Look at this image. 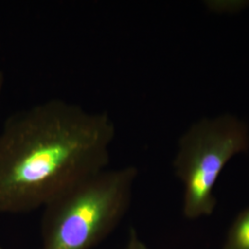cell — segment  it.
Listing matches in <instances>:
<instances>
[{
	"label": "cell",
	"mask_w": 249,
	"mask_h": 249,
	"mask_svg": "<svg viewBox=\"0 0 249 249\" xmlns=\"http://www.w3.org/2000/svg\"><path fill=\"white\" fill-rule=\"evenodd\" d=\"M116 131L106 112L62 99L11 115L0 129V214L44 208L107 168Z\"/></svg>",
	"instance_id": "obj_1"
},
{
	"label": "cell",
	"mask_w": 249,
	"mask_h": 249,
	"mask_svg": "<svg viewBox=\"0 0 249 249\" xmlns=\"http://www.w3.org/2000/svg\"><path fill=\"white\" fill-rule=\"evenodd\" d=\"M137 169L99 171L45 205L41 249H91L114 231L126 213Z\"/></svg>",
	"instance_id": "obj_2"
},
{
	"label": "cell",
	"mask_w": 249,
	"mask_h": 249,
	"mask_svg": "<svg viewBox=\"0 0 249 249\" xmlns=\"http://www.w3.org/2000/svg\"><path fill=\"white\" fill-rule=\"evenodd\" d=\"M249 147L246 124L229 116L195 124L181 139L174 166L185 185L183 212L187 219L213 213V190L222 170L233 155Z\"/></svg>",
	"instance_id": "obj_3"
},
{
	"label": "cell",
	"mask_w": 249,
	"mask_h": 249,
	"mask_svg": "<svg viewBox=\"0 0 249 249\" xmlns=\"http://www.w3.org/2000/svg\"><path fill=\"white\" fill-rule=\"evenodd\" d=\"M223 249H249V208L241 212L231 224Z\"/></svg>",
	"instance_id": "obj_4"
},
{
	"label": "cell",
	"mask_w": 249,
	"mask_h": 249,
	"mask_svg": "<svg viewBox=\"0 0 249 249\" xmlns=\"http://www.w3.org/2000/svg\"><path fill=\"white\" fill-rule=\"evenodd\" d=\"M125 249H150L147 245L140 239V237L137 234V231L134 229L130 230L128 240Z\"/></svg>",
	"instance_id": "obj_5"
},
{
	"label": "cell",
	"mask_w": 249,
	"mask_h": 249,
	"mask_svg": "<svg viewBox=\"0 0 249 249\" xmlns=\"http://www.w3.org/2000/svg\"><path fill=\"white\" fill-rule=\"evenodd\" d=\"M4 82H5V76H4L3 71H0V94L2 92L3 87H4Z\"/></svg>",
	"instance_id": "obj_6"
},
{
	"label": "cell",
	"mask_w": 249,
	"mask_h": 249,
	"mask_svg": "<svg viewBox=\"0 0 249 249\" xmlns=\"http://www.w3.org/2000/svg\"><path fill=\"white\" fill-rule=\"evenodd\" d=\"M0 249H4V248H3V247H2V246H1V245H0Z\"/></svg>",
	"instance_id": "obj_7"
}]
</instances>
